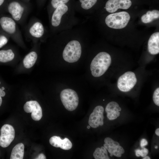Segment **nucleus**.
Listing matches in <instances>:
<instances>
[{
	"label": "nucleus",
	"instance_id": "1",
	"mask_svg": "<svg viewBox=\"0 0 159 159\" xmlns=\"http://www.w3.org/2000/svg\"><path fill=\"white\" fill-rule=\"evenodd\" d=\"M111 62L110 55L105 52L98 53L93 58L90 69L92 75L95 77L103 75L108 69Z\"/></svg>",
	"mask_w": 159,
	"mask_h": 159
},
{
	"label": "nucleus",
	"instance_id": "2",
	"mask_svg": "<svg viewBox=\"0 0 159 159\" xmlns=\"http://www.w3.org/2000/svg\"><path fill=\"white\" fill-rule=\"evenodd\" d=\"M130 19L128 13L125 11L112 13L108 15L105 19V22L110 28L120 29L125 28Z\"/></svg>",
	"mask_w": 159,
	"mask_h": 159
},
{
	"label": "nucleus",
	"instance_id": "3",
	"mask_svg": "<svg viewBox=\"0 0 159 159\" xmlns=\"http://www.w3.org/2000/svg\"><path fill=\"white\" fill-rule=\"evenodd\" d=\"M82 53L81 46L76 40L69 42L64 47L62 53L64 59L69 63H74L80 59Z\"/></svg>",
	"mask_w": 159,
	"mask_h": 159
},
{
	"label": "nucleus",
	"instance_id": "4",
	"mask_svg": "<svg viewBox=\"0 0 159 159\" xmlns=\"http://www.w3.org/2000/svg\"><path fill=\"white\" fill-rule=\"evenodd\" d=\"M61 101L68 110L72 111L76 109L79 103V97L76 92L70 89L62 90L60 94Z\"/></svg>",
	"mask_w": 159,
	"mask_h": 159
},
{
	"label": "nucleus",
	"instance_id": "5",
	"mask_svg": "<svg viewBox=\"0 0 159 159\" xmlns=\"http://www.w3.org/2000/svg\"><path fill=\"white\" fill-rule=\"evenodd\" d=\"M137 82V79L135 74L132 72H127L118 78L117 86L121 91L127 92L134 87Z\"/></svg>",
	"mask_w": 159,
	"mask_h": 159
},
{
	"label": "nucleus",
	"instance_id": "6",
	"mask_svg": "<svg viewBox=\"0 0 159 159\" xmlns=\"http://www.w3.org/2000/svg\"><path fill=\"white\" fill-rule=\"evenodd\" d=\"M15 131L11 125L6 124L3 125L0 129V146L5 148L8 147L13 140Z\"/></svg>",
	"mask_w": 159,
	"mask_h": 159
},
{
	"label": "nucleus",
	"instance_id": "7",
	"mask_svg": "<svg viewBox=\"0 0 159 159\" xmlns=\"http://www.w3.org/2000/svg\"><path fill=\"white\" fill-rule=\"evenodd\" d=\"M24 109L26 113H31L32 118L35 121L40 120L42 117V108L36 101L27 102L24 105Z\"/></svg>",
	"mask_w": 159,
	"mask_h": 159
},
{
	"label": "nucleus",
	"instance_id": "8",
	"mask_svg": "<svg viewBox=\"0 0 159 159\" xmlns=\"http://www.w3.org/2000/svg\"><path fill=\"white\" fill-rule=\"evenodd\" d=\"M104 109L101 106H96L90 115L88 123L91 127L96 128L103 125Z\"/></svg>",
	"mask_w": 159,
	"mask_h": 159
},
{
	"label": "nucleus",
	"instance_id": "9",
	"mask_svg": "<svg viewBox=\"0 0 159 159\" xmlns=\"http://www.w3.org/2000/svg\"><path fill=\"white\" fill-rule=\"evenodd\" d=\"M131 5L130 0H108L105 4V8L108 12L113 13L119 9H127Z\"/></svg>",
	"mask_w": 159,
	"mask_h": 159
},
{
	"label": "nucleus",
	"instance_id": "10",
	"mask_svg": "<svg viewBox=\"0 0 159 159\" xmlns=\"http://www.w3.org/2000/svg\"><path fill=\"white\" fill-rule=\"evenodd\" d=\"M104 142V147L107 150L111 156L114 155L120 157L121 156L122 154L124 153V149L118 142L114 141L110 138L107 137L105 138Z\"/></svg>",
	"mask_w": 159,
	"mask_h": 159
},
{
	"label": "nucleus",
	"instance_id": "11",
	"mask_svg": "<svg viewBox=\"0 0 159 159\" xmlns=\"http://www.w3.org/2000/svg\"><path fill=\"white\" fill-rule=\"evenodd\" d=\"M69 3L62 4L55 9L51 20L53 26L57 27L60 24L62 16L68 11Z\"/></svg>",
	"mask_w": 159,
	"mask_h": 159
},
{
	"label": "nucleus",
	"instance_id": "12",
	"mask_svg": "<svg viewBox=\"0 0 159 159\" xmlns=\"http://www.w3.org/2000/svg\"><path fill=\"white\" fill-rule=\"evenodd\" d=\"M50 144L56 148H60L65 150L70 149L72 147V144L67 138L62 140L60 137L54 136L51 137L49 140Z\"/></svg>",
	"mask_w": 159,
	"mask_h": 159
},
{
	"label": "nucleus",
	"instance_id": "13",
	"mask_svg": "<svg viewBox=\"0 0 159 159\" xmlns=\"http://www.w3.org/2000/svg\"><path fill=\"white\" fill-rule=\"evenodd\" d=\"M121 108L118 104L114 101L109 103L106 106L105 110L107 113V116L110 120L116 119L120 115Z\"/></svg>",
	"mask_w": 159,
	"mask_h": 159
},
{
	"label": "nucleus",
	"instance_id": "14",
	"mask_svg": "<svg viewBox=\"0 0 159 159\" xmlns=\"http://www.w3.org/2000/svg\"><path fill=\"white\" fill-rule=\"evenodd\" d=\"M148 50L150 54L155 55L159 53V32L152 34L148 42Z\"/></svg>",
	"mask_w": 159,
	"mask_h": 159
},
{
	"label": "nucleus",
	"instance_id": "15",
	"mask_svg": "<svg viewBox=\"0 0 159 159\" xmlns=\"http://www.w3.org/2000/svg\"><path fill=\"white\" fill-rule=\"evenodd\" d=\"M8 9L13 18L16 21H19L21 19L24 11V8L16 1L10 3L8 7Z\"/></svg>",
	"mask_w": 159,
	"mask_h": 159
},
{
	"label": "nucleus",
	"instance_id": "16",
	"mask_svg": "<svg viewBox=\"0 0 159 159\" xmlns=\"http://www.w3.org/2000/svg\"><path fill=\"white\" fill-rule=\"evenodd\" d=\"M0 24L2 29L9 34H13L16 31V23L11 18L3 17L0 19Z\"/></svg>",
	"mask_w": 159,
	"mask_h": 159
},
{
	"label": "nucleus",
	"instance_id": "17",
	"mask_svg": "<svg viewBox=\"0 0 159 159\" xmlns=\"http://www.w3.org/2000/svg\"><path fill=\"white\" fill-rule=\"evenodd\" d=\"M24 145L22 143L16 144L13 148L10 159H22L24 155Z\"/></svg>",
	"mask_w": 159,
	"mask_h": 159
},
{
	"label": "nucleus",
	"instance_id": "18",
	"mask_svg": "<svg viewBox=\"0 0 159 159\" xmlns=\"http://www.w3.org/2000/svg\"><path fill=\"white\" fill-rule=\"evenodd\" d=\"M29 32L32 36L36 38H40L42 37L44 34V27L41 23L37 22L30 28Z\"/></svg>",
	"mask_w": 159,
	"mask_h": 159
},
{
	"label": "nucleus",
	"instance_id": "19",
	"mask_svg": "<svg viewBox=\"0 0 159 159\" xmlns=\"http://www.w3.org/2000/svg\"><path fill=\"white\" fill-rule=\"evenodd\" d=\"M37 58V55L35 52L33 51L29 53L23 59V63L24 67L27 69L32 67L36 62Z\"/></svg>",
	"mask_w": 159,
	"mask_h": 159
},
{
	"label": "nucleus",
	"instance_id": "20",
	"mask_svg": "<svg viewBox=\"0 0 159 159\" xmlns=\"http://www.w3.org/2000/svg\"><path fill=\"white\" fill-rule=\"evenodd\" d=\"M159 17V11L158 10H153L148 11L146 13L141 17L142 21L144 23H150Z\"/></svg>",
	"mask_w": 159,
	"mask_h": 159
},
{
	"label": "nucleus",
	"instance_id": "21",
	"mask_svg": "<svg viewBox=\"0 0 159 159\" xmlns=\"http://www.w3.org/2000/svg\"><path fill=\"white\" fill-rule=\"evenodd\" d=\"M14 54L12 50L0 51V62H6L10 61L13 59Z\"/></svg>",
	"mask_w": 159,
	"mask_h": 159
},
{
	"label": "nucleus",
	"instance_id": "22",
	"mask_svg": "<svg viewBox=\"0 0 159 159\" xmlns=\"http://www.w3.org/2000/svg\"><path fill=\"white\" fill-rule=\"evenodd\" d=\"M93 156L95 159H109L107 149L104 146L100 148H96L93 153Z\"/></svg>",
	"mask_w": 159,
	"mask_h": 159
},
{
	"label": "nucleus",
	"instance_id": "23",
	"mask_svg": "<svg viewBox=\"0 0 159 159\" xmlns=\"http://www.w3.org/2000/svg\"><path fill=\"white\" fill-rule=\"evenodd\" d=\"M98 0H78L81 8L85 10L92 8L96 3Z\"/></svg>",
	"mask_w": 159,
	"mask_h": 159
},
{
	"label": "nucleus",
	"instance_id": "24",
	"mask_svg": "<svg viewBox=\"0 0 159 159\" xmlns=\"http://www.w3.org/2000/svg\"><path fill=\"white\" fill-rule=\"evenodd\" d=\"M70 0H51V4L52 7L55 9L59 6L69 2Z\"/></svg>",
	"mask_w": 159,
	"mask_h": 159
},
{
	"label": "nucleus",
	"instance_id": "25",
	"mask_svg": "<svg viewBox=\"0 0 159 159\" xmlns=\"http://www.w3.org/2000/svg\"><path fill=\"white\" fill-rule=\"evenodd\" d=\"M142 148L141 150L136 149L135 150V155L139 157L140 156L142 157H144L148 154V149L143 147Z\"/></svg>",
	"mask_w": 159,
	"mask_h": 159
},
{
	"label": "nucleus",
	"instance_id": "26",
	"mask_svg": "<svg viewBox=\"0 0 159 159\" xmlns=\"http://www.w3.org/2000/svg\"><path fill=\"white\" fill-rule=\"evenodd\" d=\"M153 100L155 104L159 106V88H157L154 91L153 95Z\"/></svg>",
	"mask_w": 159,
	"mask_h": 159
},
{
	"label": "nucleus",
	"instance_id": "27",
	"mask_svg": "<svg viewBox=\"0 0 159 159\" xmlns=\"http://www.w3.org/2000/svg\"><path fill=\"white\" fill-rule=\"evenodd\" d=\"M8 42V39L4 36L0 37V48L6 44Z\"/></svg>",
	"mask_w": 159,
	"mask_h": 159
},
{
	"label": "nucleus",
	"instance_id": "28",
	"mask_svg": "<svg viewBox=\"0 0 159 159\" xmlns=\"http://www.w3.org/2000/svg\"><path fill=\"white\" fill-rule=\"evenodd\" d=\"M148 144V141L145 139H143L141 140L140 145L142 148H143L144 146L147 145Z\"/></svg>",
	"mask_w": 159,
	"mask_h": 159
},
{
	"label": "nucleus",
	"instance_id": "29",
	"mask_svg": "<svg viewBox=\"0 0 159 159\" xmlns=\"http://www.w3.org/2000/svg\"><path fill=\"white\" fill-rule=\"evenodd\" d=\"M35 159H45L46 157L45 155L43 153H41L39 154L38 156Z\"/></svg>",
	"mask_w": 159,
	"mask_h": 159
},
{
	"label": "nucleus",
	"instance_id": "30",
	"mask_svg": "<svg viewBox=\"0 0 159 159\" xmlns=\"http://www.w3.org/2000/svg\"><path fill=\"white\" fill-rule=\"evenodd\" d=\"M5 95V93L0 88V96L3 97Z\"/></svg>",
	"mask_w": 159,
	"mask_h": 159
},
{
	"label": "nucleus",
	"instance_id": "31",
	"mask_svg": "<svg viewBox=\"0 0 159 159\" xmlns=\"http://www.w3.org/2000/svg\"><path fill=\"white\" fill-rule=\"evenodd\" d=\"M155 133L158 136H159V128L157 129L155 131Z\"/></svg>",
	"mask_w": 159,
	"mask_h": 159
},
{
	"label": "nucleus",
	"instance_id": "32",
	"mask_svg": "<svg viewBox=\"0 0 159 159\" xmlns=\"http://www.w3.org/2000/svg\"><path fill=\"white\" fill-rule=\"evenodd\" d=\"M145 157L143 158V159H150V158L148 156H145Z\"/></svg>",
	"mask_w": 159,
	"mask_h": 159
},
{
	"label": "nucleus",
	"instance_id": "33",
	"mask_svg": "<svg viewBox=\"0 0 159 159\" xmlns=\"http://www.w3.org/2000/svg\"><path fill=\"white\" fill-rule=\"evenodd\" d=\"M2 103V99L1 97L0 96V107L1 106Z\"/></svg>",
	"mask_w": 159,
	"mask_h": 159
},
{
	"label": "nucleus",
	"instance_id": "34",
	"mask_svg": "<svg viewBox=\"0 0 159 159\" xmlns=\"http://www.w3.org/2000/svg\"><path fill=\"white\" fill-rule=\"evenodd\" d=\"M4 0H0V6L3 3Z\"/></svg>",
	"mask_w": 159,
	"mask_h": 159
},
{
	"label": "nucleus",
	"instance_id": "35",
	"mask_svg": "<svg viewBox=\"0 0 159 159\" xmlns=\"http://www.w3.org/2000/svg\"><path fill=\"white\" fill-rule=\"evenodd\" d=\"M90 125H88L87 126V128L88 129H89L90 128Z\"/></svg>",
	"mask_w": 159,
	"mask_h": 159
},
{
	"label": "nucleus",
	"instance_id": "36",
	"mask_svg": "<svg viewBox=\"0 0 159 159\" xmlns=\"http://www.w3.org/2000/svg\"><path fill=\"white\" fill-rule=\"evenodd\" d=\"M1 89L2 90H4V87H2L1 88Z\"/></svg>",
	"mask_w": 159,
	"mask_h": 159
},
{
	"label": "nucleus",
	"instance_id": "37",
	"mask_svg": "<svg viewBox=\"0 0 159 159\" xmlns=\"http://www.w3.org/2000/svg\"><path fill=\"white\" fill-rule=\"evenodd\" d=\"M158 147L157 146H155V148H156V149H157L158 148Z\"/></svg>",
	"mask_w": 159,
	"mask_h": 159
},
{
	"label": "nucleus",
	"instance_id": "38",
	"mask_svg": "<svg viewBox=\"0 0 159 159\" xmlns=\"http://www.w3.org/2000/svg\"><path fill=\"white\" fill-rule=\"evenodd\" d=\"M0 83H1V82H0Z\"/></svg>",
	"mask_w": 159,
	"mask_h": 159
}]
</instances>
